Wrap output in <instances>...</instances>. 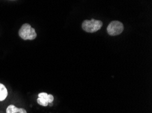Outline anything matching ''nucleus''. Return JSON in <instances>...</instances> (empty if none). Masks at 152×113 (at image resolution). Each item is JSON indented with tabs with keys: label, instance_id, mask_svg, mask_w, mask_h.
<instances>
[{
	"label": "nucleus",
	"instance_id": "nucleus-3",
	"mask_svg": "<svg viewBox=\"0 0 152 113\" xmlns=\"http://www.w3.org/2000/svg\"><path fill=\"white\" fill-rule=\"evenodd\" d=\"M124 27L123 23L118 20H113L108 25L107 31L110 36H117L123 32Z\"/></svg>",
	"mask_w": 152,
	"mask_h": 113
},
{
	"label": "nucleus",
	"instance_id": "nucleus-4",
	"mask_svg": "<svg viewBox=\"0 0 152 113\" xmlns=\"http://www.w3.org/2000/svg\"><path fill=\"white\" fill-rule=\"evenodd\" d=\"M54 100V97L51 94H48L45 92H42L38 94V98L37 102L42 107H47L50 104H52Z\"/></svg>",
	"mask_w": 152,
	"mask_h": 113
},
{
	"label": "nucleus",
	"instance_id": "nucleus-2",
	"mask_svg": "<svg viewBox=\"0 0 152 113\" xmlns=\"http://www.w3.org/2000/svg\"><path fill=\"white\" fill-rule=\"evenodd\" d=\"M103 26V22L101 20L91 19L85 20L82 23V29L87 33H96Z\"/></svg>",
	"mask_w": 152,
	"mask_h": 113
},
{
	"label": "nucleus",
	"instance_id": "nucleus-5",
	"mask_svg": "<svg viewBox=\"0 0 152 113\" xmlns=\"http://www.w3.org/2000/svg\"><path fill=\"white\" fill-rule=\"evenodd\" d=\"M6 113H27L24 108H18L15 105L8 106L6 109Z\"/></svg>",
	"mask_w": 152,
	"mask_h": 113
},
{
	"label": "nucleus",
	"instance_id": "nucleus-7",
	"mask_svg": "<svg viewBox=\"0 0 152 113\" xmlns=\"http://www.w3.org/2000/svg\"><path fill=\"white\" fill-rule=\"evenodd\" d=\"M8 1H17V0H8Z\"/></svg>",
	"mask_w": 152,
	"mask_h": 113
},
{
	"label": "nucleus",
	"instance_id": "nucleus-6",
	"mask_svg": "<svg viewBox=\"0 0 152 113\" xmlns=\"http://www.w3.org/2000/svg\"><path fill=\"white\" fill-rule=\"evenodd\" d=\"M8 96V90L5 85L0 83V101H4Z\"/></svg>",
	"mask_w": 152,
	"mask_h": 113
},
{
	"label": "nucleus",
	"instance_id": "nucleus-1",
	"mask_svg": "<svg viewBox=\"0 0 152 113\" xmlns=\"http://www.w3.org/2000/svg\"><path fill=\"white\" fill-rule=\"evenodd\" d=\"M18 35L23 40H34L37 37L35 29L28 23H25L18 31Z\"/></svg>",
	"mask_w": 152,
	"mask_h": 113
}]
</instances>
